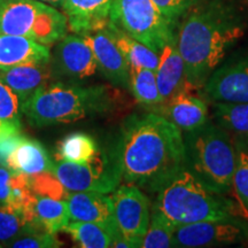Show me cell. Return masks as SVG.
I'll return each instance as SVG.
<instances>
[{"instance_id": "obj_1", "label": "cell", "mask_w": 248, "mask_h": 248, "mask_svg": "<svg viewBox=\"0 0 248 248\" xmlns=\"http://www.w3.org/2000/svg\"><path fill=\"white\" fill-rule=\"evenodd\" d=\"M116 144L122 179L156 193L184 168L182 130L160 114H133L124 121Z\"/></svg>"}, {"instance_id": "obj_2", "label": "cell", "mask_w": 248, "mask_h": 248, "mask_svg": "<svg viewBox=\"0 0 248 248\" xmlns=\"http://www.w3.org/2000/svg\"><path fill=\"white\" fill-rule=\"evenodd\" d=\"M244 31L239 11L228 0H197L185 12L176 26V43L192 90L203 88Z\"/></svg>"}, {"instance_id": "obj_3", "label": "cell", "mask_w": 248, "mask_h": 248, "mask_svg": "<svg viewBox=\"0 0 248 248\" xmlns=\"http://www.w3.org/2000/svg\"><path fill=\"white\" fill-rule=\"evenodd\" d=\"M110 95L104 86L51 82L22 104V114L35 128L74 123L107 111Z\"/></svg>"}, {"instance_id": "obj_4", "label": "cell", "mask_w": 248, "mask_h": 248, "mask_svg": "<svg viewBox=\"0 0 248 248\" xmlns=\"http://www.w3.org/2000/svg\"><path fill=\"white\" fill-rule=\"evenodd\" d=\"M153 203L177 228L235 215L237 206L228 195L212 190L191 171L183 168L156 192Z\"/></svg>"}, {"instance_id": "obj_5", "label": "cell", "mask_w": 248, "mask_h": 248, "mask_svg": "<svg viewBox=\"0 0 248 248\" xmlns=\"http://www.w3.org/2000/svg\"><path fill=\"white\" fill-rule=\"evenodd\" d=\"M184 168L212 190L228 195L235 168L234 141L230 132L212 121L183 133Z\"/></svg>"}, {"instance_id": "obj_6", "label": "cell", "mask_w": 248, "mask_h": 248, "mask_svg": "<svg viewBox=\"0 0 248 248\" xmlns=\"http://www.w3.org/2000/svg\"><path fill=\"white\" fill-rule=\"evenodd\" d=\"M67 17L58 8L39 0H2L0 33L29 38L52 46L67 35Z\"/></svg>"}, {"instance_id": "obj_7", "label": "cell", "mask_w": 248, "mask_h": 248, "mask_svg": "<svg viewBox=\"0 0 248 248\" xmlns=\"http://www.w3.org/2000/svg\"><path fill=\"white\" fill-rule=\"evenodd\" d=\"M109 20L157 53L176 33L153 0H113Z\"/></svg>"}, {"instance_id": "obj_8", "label": "cell", "mask_w": 248, "mask_h": 248, "mask_svg": "<svg viewBox=\"0 0 248 248\" xmlns=\"http://www.w3.org/2000/svg\"><path fill=\"white\" fill-rule=\"evenodd\" d=\"M52 171L69 192L113 193L122 181L116 144L109 150L100 146L97 154L85 163L55 160Z\"/></svg>"}, {"instance_id": "obj_9", "label": "cell", "mask_w": 248, "mask_h": 248, "mask_svg": "<svg viewBox=\"0 0 248 248\" xmlns=\"http://www.w3.org/2000/svg\"><path fill=\"white\" fill-rule=\"evenodd\" d=\"M114 218L120 234L132 244L141 247L151 221V203L147 195L135 185L119 186L110 195Z\"/></svg>"}, {"instance_id": "obj_10", "label": "cell", "mask_w": 248, "mask_h": 248, "mask_svg": "<svg viewBox=\"0 0 248 248\" xmlns=\"http://www.w3.org/2000/svg\"><path fill=\"white\" fill-rule=\"evenodd\" d=\"M248 238V222L235 216L179 225L173 233L175 247H214L240 243Z\"/></svg>"}, {"instance_id": "obj_11", "label": "cell", "mask_w": 248, "mask_h": 248, "mask_svg": "<svg viewBox=\"0 0 248 248\" xmlns=\"http://www.w3.org/2000/svg\"><path fill=\"white\" fill-rule=\"evenodd\" d=\"M55 78L82 83L95 75L97 60L91 47L80 35H66L59 40L51 59Z\"/></svg>"}, {"instance_id": "obj_12", "label": "cell", "mask_w": 248, "mask_h": 248, "mask_svg": "<svg viewBox=\"0 0 248 248\" xmlns=\"http://www.w3.org/2000/svg\"><path fill=\"white\" fill-rule=\"evenodd\" d=\"M202 91L210 101L248 102V51L223 61Z\"/></svg>"}, {"instance_id": "obj_13", "label": "cell", "mask_w": 248, "mask_h": 248, "mask_svg": "<svg viewBox=\"0 0 248 248\" xmlns=\"http://www.w3.org/2000/svg\"><path fill=\"white\" fill-rule=\"evenodd\" d=\"M80 36L91 47L102 76L114 86L129 89V64L107 26Z\"/></svg>"}, {"instance_id": "obj_14", "label": "cell", "mask_w": 248, "mask_h": 248, "mask_svg": "<svg viewBox=\"0 0 248 248\" xmlns=\"http://www.w3.org/2000/svg\"><path fill=\"white\" fill-rule=\"evenodd\" d=\"M67 203L70 221L91 222L104 226L113 235V239L120 234L114 218L113 203L106 193L93 191L70 192Z\"/></svg>"}, {"instance_id": "obj_15", "label": "cell", "mask_w": 248, "mask_h": 248, "mask_svg": "<svg viewBox=\"0 0 248 248\" xmlns=\"http://www.w3.org/2000/svg\"><path fill=\"white\" fill-rule=\"evenodd\" d=\"M155 73L162 102L175 97L183 90L191 89L186 77L184 59L176 43V33L161 49L159 66Z\"/></svg>"}, {"instance_id": "obj_16", "label": "cell", "mask_w": 248, "mask_h": 248, "mask_svg": "<svg viewBox=\"0 0 248 248\" xmlns=\"http://www.w3.org/2000/svg\"><path fill=\"white\" fill-rule=\"evenodd\" d=\"M191 90H183L160 105V115L177 125L182 132L199 128L208 121L206 102L191 93Z\"/></svg>"}, {"instance_id": "obj_17", "label": "cell", "mask_w": 248, "mask_h": 248, "mask_svg": "<svg viewBox=\"0 0 248 248\" xmlns=\"http://www.w3.org/2000/svg\"><path fill=\"white\" fill-rule=\"evenodd\" d=\"M113 0H66L63 14L68 29L77 35L107 26Z\"/></svg>"}, {"instance_id": "obj_18", "label": "cell", "mask_w": 248, "mask_h": 248, "mask_svg": "<svg viewBox=\"0 0 248 248\" xmlns=\"http://www.w3.org/2000/svg\"><path fill=\"white\" fill-rule=\"evenodd\" d=\"M0 79L13 90L21 106L33 93L55 79L51 62L29 63L0 69Z\"/></svg>"}, {"instance_id": "obj_19", "label": "cell", "mask_w": 248, "mask_h": 248, "mask_svg": "<svg viewBox=\"0 0 248 248\" xmlns=\"http://www.w3.org/2000/svg\"><path fill=\"white\" fill-rule=\"evenodd\" d=\"M49 46L29 38L0 33V69L29 63H49Z\"/></svg>"}, {"instance_id": "obj_20", "label": "cell", "mask_w": 248, "mask_h": 248, "mask_svg": "<svg viewBox=\"0 0 248 248\" xmlns=\"http://www.w3.org/2000/svg\"><path fill=\"white\" fill-rule=\"evenodd\" d=\"M54 161H52L48 152L42 142L21 136L16 147L8 156L6 167L11 171H18L33 175L46 170L53 169Z\"/></svg>"}, {"instance_id": "obj_21", "label": "cell", "mask_w": 248, "mask_h": 248, "mask_svg": "<svg viewBox=\"0 0 248 248\" xmlns=\"http://www.w3.org/2000/svg\"><path fill=\"white\" fill-rule=\"evenodd\" d=\"M107 28L109 29L117 47L120 48L121 53L125 58L129 66L145 67L156 71L160 61V53L132 38L110 20L108 21Z\"/></svg>"}, {"instance_id": "obj_22", "label": "cell", "mask_w": 248, "mask_h": 248, "mask_svg": "<svg viewBox=\"0 0 248 248\" xmlns=\"http://www.w3.org/2000/svg\"><path fill=\"white\" fill-rule=\"evenodd\" d=\"M100 145L97 140L85 132H73L60 141L55 160L74 163H85L91 160Z\"/></svg>"}, {"instance_id": "obj_23", "label": "cell", "mask_w": 248, "mask_h": 248, "mask_svg": "<svg viewBox=\"0 0 248 248\" xmlns=\"http://www.w3.org/2000/svg\"><path fill=\"white\" fill-rule=\"evenodd\" d=\"M213 102L214 122L235 136H248V102Z\"/></svg>"}, {"instance_id": "obj_24", "label": "cell", "mask_w": 248, "mask_h": 248, "mask_svg": "<svg viewBox=\"0 0 248 248\" xmlns=\"http://www.w3.org/2000/svg\"><path fill=\"white\" fill-rule=\"evenodd\" d=\"M129 90L139 104L145 106H159L162 104L154 70L129 66Z\"/></svg>"}, {"instance_id": "obj_25", "label": "cell", "mask_w": 248, "mask_h": 248, "mask_svg": "<svg viewBox=\"0 0 248 248\" xmlns=\"http://www.w3.org/2000/svg\"><path fill=\"white\" fill-rule=\"evenodd\" d=\"M62 231L69 233L82 248H108L113 244L110 232L95 223L70 221Z\"/></svg>"}, {"instance_id": "obj_26", "label": "cell", "mask_w": 248, "mask_h": 248, "mask_svg": "<svg viewBox=\"0 0 248 248\" xmlns=\"http://www.w3.org/2000/svg\"><path fill=\"white\" fill-rule=\"evenodd\" d=\"M36 214L38 221L51 233L57 234L70 222L67 200H58L37 195Z\"/></svg>"}, {"instance_id": "obj_27", "label": "cell", "mask_w": 248, "mask_h": 248, "mask_svg": "<svg viewBox=\"0 0 248 248\" xmlns=\"http://www.w3.org/2000/svg\"><path fill=\"white\" fill-rule=\"evenodd\" d=\"M176 226L167 219L159 210L152 206L151 221L147 232L142 239L141 247L144 248H169L175 247Z\"/></svg>"}, {"instance_id": "obj_28", "label": "cell", "mask_w": 248, "mask_h": 248, "mask_svg": "<svg viewBox=\"0 0 248 248\" xmlns=\"http://www.w3.org/2000/svg\"><path fill=\"white\" fill-rule=\"evenodd\" d=\"M61 241L57 234L51 233L40 222L24 225L22 231L9 244L12 248H57Z\"/></svg>"}, {"instance_id": "obj_29", "label": "cell", "mask_w": 248, "mask_h": 248, "mask_svg": "<svg viewBox=\"0 0 248 248\" xmlns=\"http://www.w3.org/2000/svg\"><path fill=\"white\" fill-rule=\"evenodd\" d=\"M235 168L232 178V193L237 200V209L244 218H248V154L235 147Z\"/></svg>"}, {"instance_id": "obj_30", "label": "cell", "mask_w": 248, "mask_h": 248, "mask_svg": "<svg viewBox=\"0 0 248 248\" xmlns=\"http://www.w3.org/2000/svg\"><path fill=\"white\" fill-rule=\"evenodd\" d=\"M31 190L39 197L52 198L58 200H67L70 192L57 177L52 170L29 175Z\"/></svg>"}, {"instance_id": "obj_31", "label": "cell", "mask_w": 248, "mask_h": 248, "mask_svg": "<svg viewBox=\"0 0 248 248\" xmlns=\"http://www.w3.org/2000/svg\"><path fill=\"white\" fill-rule=\"evenodd\" d=\"M23 226L20 210L12 204H0V247H8L22 231Z\"/></svg>"}, {"instance_id": "obj_32", "label": "cell", "mask_w": 248, "mask_h": 248, "mask_svg": "<svg viewBox=\"0 0 248 248\" xmlns=\"http://www.w3.org/2000/svg\"><path fill=\"white\" fill-rule=\"evenodd\" d=\"M22 115L20 99L13 90L0 79V117L21 122Z\"/></svg>"}, {"instance_id": "obj_33", "label": "cell", "mask_w": 248, "mask_h": 248, "mask_svg": "<svg viewBox=\"0 0 248 248\" xmlns=\"http://www.w3.org/2000/svg\"><path fill=\"white\" fill-rule=\"evenodd\" d=\"M153 1L167 17V20L173 26H177L178 21L185 14V12L197 0H153Z\"/></svg>"}, {"instance_id": "obj_34", "label": "cell", "mask_w": 248, "mask_h": 248, "mask_svg": "<svg viewBox=\"0 0 248 248\" xmlns=\"http://www.w3.org/2000/svg\"><path fill=\"white\" fill-rule=\"evenodd\" d=\"M11 170L0 163V204H9L11 201Z\"/></svg>"}, {"instance_id": "obj_35", "label": "cell", "mask_w": 248, "mask_h": 248, "mask_svg": "<svg viewBox=\"0 0 248 248\" xmlns=\"http://www.w3.org/2000/svg\"><path fill=\"white\" fill-rule=\"evenodd\" d=\"M21 133H22V125H21L20 121L5 120L0 117V141L16 137Z\"/></svg>"}, {"instance_id": "obj_36", "label": "cell", "mask_w": 248, "mask_h": 248, "mask_svg": "<svg viewBox=\"0 0 248 248\" xmlns=\"http://www.w3.org/2000/svg\"><path fill=\"white\" fill-rule=\"evenodd\" d=\"M20 138H21V135L16 136V137H12L0 141V163L4 164L5 167H6V163H7L8 156L11 155L12 152L14 151V148L16 147L17 142L20 141Z\"/></svg>"}, {"instance_id": "obj_37", "label": "cell", "mask_w": 248, "mask_h": 248, "mask_svg": "<svg viewBox=\"0 0 248 248\" xmlns=\"http://www.w3.org/2000/svg\"><path fill=\"white\" fill-rule=\"evenodd\" d=\"M233 141L235 147L240 148L248 154V136H235Z\"/></svg>"}, {"instance_id": "obj_38", "label": "cell", "mask_w": 248, "mask_h": 248, "mask_svg": "<svg viewBox=\"0 0 248 248\" xmlns=\"http://www.w3.org/2000/svg\"><path fill=\"white\" fill-rule=\"evenodd\" d=\"M39 1L45 2V4H47L49 6H53V7L58 9H62L63 8L64 1H66V0H39Z\"/></svg>"}, {"instance_id": "obj_39", "label": "cell", "mask_w": 248, "mask_h": 248, "mask_svg": "<svg viewBox=\"0 0 248 248\" xmlns=\"http://www.w3.org/2000/svg\"><path fill=\"white\" fill-rule=\"evenodd\" d=\"M1 1H2V0H0V5H1Z\"/></svg>"}]
</instances>
